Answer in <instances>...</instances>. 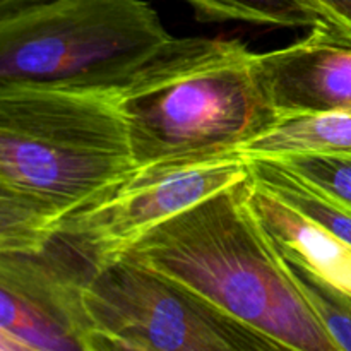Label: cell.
I'll return each mask as SVG.
<instances>
[{
  "label": "cell",
  "mask_w": 351,
  "mask_h": 351,
  "mask_svg": "<svg viewBox=\"0 0 351 351\" xmlns=\"http://www.w3.org/2000/svg\"><path fill=\"white\" fill-rule=\"evenodd\" d=\"M36 2H40V0H0V19Z\"/></svg>",
  "instance_id": "cell-17"
},
{
  "label": "cell",
  "mask_w": 351,
  "mask_h": 351,
  "mask_svg": "<svg viewBox=\"0 0 351 351\" xmlns=\"http://www.w3.org/2000/svg\"><path fill=\"white\" fill-rule=\"evenodd\" d=\"M249 175V160L240 154L136 168L98 202L62 218L55 235L96 266L122 256L165 219Z\"/></svg>",
  "instance_id": "cell-6"
},
{
  "label": "cell",
  "mask_w": 351,
  "mask_h": 351,
  "mask_svg": "<svg viewBox=\"0 0 351 351\" xmlns=\"http://www.w3.org/2000/svg\"><path fill=\"white\" fill-rule=\"evenodd\" d=\"M288 276L338 351H351V295L281 256Z\"/></svg>",
  "instance_id": "cell-14"
},
{
  "label": "cell",
  "mask_w": 351,
  "mask_h": 351,
  "mask_svg": "<svg viewBox=\"0 0 351 351\" xmlns=\"http://www.w3.org/2000/svg\"><path fill=\"white\" fill-rule=\"evenodd\" d=\"M88 351H271L264 336L125 256L82 281Z\"/></svg>",
  "instance_id": "cell-5"
},
{
  "label": "cell",
  "mask_w": 351,
  "mask_h": 351,
  "mask_svg": "<svg viewBox=\"0 0 351 351\" xmlns=\"http://www.w3.org/2000/svg\"><path fill=\"white\" fill-rule=\"evenodd\" d=\"M89 267L55 233L41 250H0V329L26 351H88Z\"/></svg>",
  "instance_id": "cell-7"
},
{
  "label": "cell",
  "mask_w": 351,
  "mask_h": 351,
  "mask_svg": "<svg viewBox=\"0 0 351 351\" xmlns=\"http://www.w3.org/2000/svg\"><path fill=\"white\" fill-rule=\"evenodd\" d=\"M134 170L110 91L0 86V175L60 219L98 202Z\"/></svg>",
  "instance_id": "cell-3"
},
{
  "label": "cell",
  "mask_w": 351,
  "mask_h": 351,
  "mask_svg": "<svg viewBox=\"0 0 351 351\" xmlns=\"http://www.w3.org/2000/svg\"><path fill=\"white\" fill-rule=\"evenodd\" d=\"M328 26L329 33L351 43V0H302Z\"/></svg>",
  "instance_id": "cell-16"
},
{
  "label": "cell",
  "mask_w": 351,
  "mask_h": 351,
  "mask_svg": "<svg viewBox=\"0 0 351 351\" xmlns=\"http://www.w3.org/2000/svg\"><path fill=\"white\" fill-rule=\"evenodd\" d=\"M206 21H240L287 29L329 31L321 17L302 0H184Z\"/></svg>",
  "instance_id": "cell-13"
},
{
  "label": "cell",
  "mask_w": 351,
  "mask_h": 351,
  "mask_svg": "<svg viewBox=\"0 0 351 351\" xmlns=\"http://www.w3.org/2000/svg\"><path fill=\"white\" fill-rule=\"evenodd\" d=\"M250 177L259 187L319 223L351 247V209L321 194L274 160H249Z\"/></svg>",
  "instance_id": "cell-11"
},
{
  "label": "cell",
  "mask_w": 351,
  "mask_h": 351,
  "mask_svg": "<svg viewBox=\"0 0 351 351\" xmlns=\"http://www.w3.org/2000/svg\"><path fill=\"white\" fill-rule=\"evenodd\" d=\"M239 40L171 36L112 89L136 168L237 151L280 117Z\"/></svg>",
  "instance_id": "cell-2"
},
{
  "label": "cell",
  "mask_w": 351,
  "mask_h": 351,
  "mask_svg": "<svg viewBox=\"0 0 351 351\" xmlns=\"http://www.w3.org/2000/svg\"><path fill=\"white\" fill-rule=\"evenodd\" d=\"M252 177L165 219L122 256L177 281L273 343L338 351L249 202Z\"/></svg>",
  "instance_id": "cell-1"
},
{
  "label": "cell",
  "mask_w": 351,
  "mask_h": 351,
  "mask_svg": "<svg viewBox=\"0 0 351 351\" xmlns=\"http://www.w3.org/2000/svg\"><path fill=\"white\" fill-rule=\"evenodd\" d=\"M237 154L245 160H280L293 154H351V112L280 117Z\"/></svg>",
  "instance_id": "cell-10"
},
{
  "label": "cell",
  "mask_w": 351,
  "mask_h": 351,
  "mask_svg": "<svg viewBox=\"0 0 351 351\" xmlns=\"http://www.w3.org/2000/svg\"><path fill=\"white\" fill-rule=\"evenodd\" d=\"M170 38L144 0H40L0 19V86L112 91Z\"/></svg>",
  "instance_id": "cell-4"
},
{
  "label": "cell",
  "mask_w": 351,
  "mask_h": 351,
  "mask_svg": "<svg viewBox=\"0 0 351 351\" xmlns=\"http://www.w3.org/2000/svg\"><path fill=\"white\" fill-rule=\"evenodd\" d=\"M58 221L43 202L0 175V250H41Z\"/></svg>",
  "instance_id": "cell-12"
},
{
  "label": "cell",
  "mask_w": 351,
  "mask_h": 351,
  "mask_svg": "<svg viewBox=\"0 0 351 351\" xmlns=\"http://www.w3.org/2000/svg\"><path fill=\"white\" fill-rule=\"evenodd\" d=\"M274 161L351 209V154H293Z\"/></svg>",
  "instance_id": "cell-15"
},
{
  "label": "cell",
  "mask_w": 351,
  "mask_h": 351,
  "mask_svg": "<svg viewBox=\"0 0 351 351\" xmlns=\"http://www.w3.org/2000/svg\"><path fill=\"white\" fill-rule=\"evenodd\" d=\"M254 67L278 117L351 112V43L322 27L297 43L256 53Z\"/></svg>",
  "instance_id": "cell-8"
},
{
  "label": "cell",
  "mask_w": 351,
  "mask_h": 351,
  "mask_svg": "<svg viewBox=\"0 0 351 351\" xmlns=\"http://www.w3.org/2000/svg\"><path fill=\"white\" fill-rule=\"evenodd\" d=\"M249 202L278 254L351 295V247L252 180Z\"/></svg>",
  "instance_id": "cell-9"
},
{
  "label": "cell",
  "mask_w": 351,
  "mask_h": 351,
  "mask_svg": "<svg viewBox=\"0 0 351 351\" xmlns=\"http://www.w3.org/2000/svg\"><path fill=\"white\" fill-rule=\"evenodd\" d=\"M0 351H26L21 343H17L16 339L10 338L7 332H3L0 329Z\"/></svg>",
  "instance_id": "cell-18"
}]
</instances>
